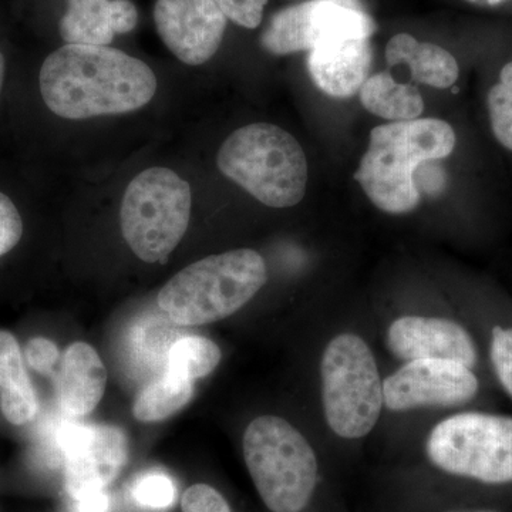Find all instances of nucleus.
I'll return each mask as SVG.
<instances>
[{
  "mask_svg": "<svg viewBox=\"0 0 512 512\" xmlns=\"http://www.w3.org/2000/svg\"><path fill=\"white\" fill-rule=\"evenodd\" d=\"M47 109L67 120L130 113L157 92L146 63L107 46L64 45L47 56L39 74Z\"/></svg>",
  "mask_w": 512,
  "mask_h": 512,
  "instance_id": "obj_1",
  "label": "nucleus"
},
{
  "mask_svg": "<svg viewBox=\"0 0 512 512\" xmlns=\"http://www.w3.org/2000/svg\"><path fill=\"white\" fill-rule=\"evenodd\" d=\"M457 137L447 121L416 119L375 127L355 180L379 210L407 214L419 205V165L453 153Z\"/></svg>",
  "mask_w": 512,
  "mask_h": 512,
  "instance_id": "obj_2",
  "label": "nucleus"
},
{
  "mask_svg": "<svg viewBox=\"0 0 512 512\" xmlns=\"http://www.w3.org/2000/svg\"><path fill=\"white\" fill-rule=\"evenodd\" d=\"M268 279L265 259L242 248L194 262L158 293V308L180 326L228 318L247 305Z\"/></svg>",
  "mask_w": 512,
  "mask_h": 512,
  "instance_id": "obj_3",
  "label": "nucleus"
},
{
  "mask_svg": "<svg viewBox=\"0 0 512 512\" xmlns=\"http://www.w3.org/2000/svg\"><path fill=\"white\" fill-rule=\"evenodd\" d=\"M218 168L272 208L295 207L308 187V160L299 141L269 123L238 128L222 143Z\"/></svg>",
  "mask_w": 512,
  "mask_h": 512,
  "instance_id": "obj_4",
  "label": "nucleus"
},
{
  "mask_svg": "<svg viewBox=\"0 0 512 512\" xmlns=\"http://www.w3.org/2000/svg\"><path fill=\"white\" fill-rule=\"evenodd\" d=\"M244 458L256 491L272 512H302L318 485L315 451L301 431L276 416L252 420L245 430Z\"/></svg>",
  "mask_w": 512,
  "mask_h": 512,
  "instance_id": "obj_5",
  "label": "nucleus"
},
{
  "mask_svg": "<svg viewBox=\"0 0 512 512\" xmlns=\"http://www.w3.org/2000/svg\"><path fill=\"white\" fill-rule=\"evenodd\" d=\"M326 421L342 439L367 436L384 406L383 380L372 349L355 333L335 336L320 360Z\"/></svg>",
  "mask_w": 512,
  "mask_h": 512,
  "instance_id": "obj_6",
  "label": "nucleus"
},
{
  "mask_svg": "<svg viewBox=\"0 0 512 512\" xmlns=\"http://www.w3.org/2000/svg\"><path fill=\"white\" fill-rule=\"evenodd\" d=\"M430 463L448 476L488 487L512 484V416L468 410L451 414L427 437Z\"/></svg>",
  "mask_w": 512,
  "mask_h": 512,
  "instance_id": "obj_7",
  "label": "nucleus"
},
{
  "mask_svg": "<svg viewBox=\"0 0 512 512\" xmlns=\"http://www.w3.org/2000/svg\"><path fill=\"white\" fill-rule=\"evenodd\" d=\"M191 187L170 168H148L124 192L121 232L128 247L148 264L167 261L187 232Z\"/></svg>",
  "mask_w": 512,
  "mask_h": 512,
  "instance_id": "obj_8",
  "label": "nucleus"
},
{
  "mask_svg": "<svg viewBox=\"0 0 512 512\" xmlns=\"http://www.w3.org/2000/svg\"><path fill=\"white\" fill-rule=\"evenodd\" d=\"M373 20L363 10L338 0H309L279 10L261 36L266 52L276 56L316 49L330 40L346 37L369 39Z\"/></svg>",
  "mask_w": 512,
  "mask_h": 512,
  "instance_id": "obj_9",
  "label": "nucleus"
},
{
  "mask_svg": "<svg viewBox=\"0 0 512 512\" xmlns=\"http://www.w3.org/2000/svg\"><path fill=\"white\" fill-rule=\"evenodd\" d=\"M64 464V484L73 500L106 490L127 461L126 434L119 427L64 421L53 436Z\"/></svg>",
  "mask_w": 512,
  "mask_h": 512,
  "instance_id": "obj_10",
  "label": "nucleus"
},
{
  "mask_svg": "<svg viewBox=\"0 0 512 512\" xmlns=\"http://www.w3.org/2000/svg\"><path fill=\"white\" fill-rule=\"evenodd\" d=\"M480 390L476 369L441 359L406 362L383 382L384 406L392 412L463 407L473 402Z\"/></svg>",
  "mask_w": 512,
  "mask_h": 512,
  "instance_id": "obj_11",
  "label": "nucleus"
},
{
  "mask_svg": "<svg viewBox=\"0 0 512 512\" xmlns=\"http://www.w3.org/2000/svg\"><path fill=\"white\" fill-rule=\"evenodd\" d=\"M154 20L164 45L190 66L207 63L227 29V16L215 0H157Z\"/></svg>",
  "mask_w": 512,
  "mask_h": 512,
  "instance_id": "obj_12",
  "label": "nucleus"
},
{
  "mask_svg": "<svg viewBox=\"0 0 512 512\" xmlns=\"http://www.w3.org/2000/svg\"><path fill=\"white\" fill-rule=\"evenodd\" d=\"M386 345L404 362L423 359L451 360L477 369L480 348L473 333L447 318L402 316L387 329Z\"/></svg>",
  "mask_w": 512,
  "mask_h": 512,
  "instance_id": "obj_13",
  "label": "nucleus"
},
{
  "mask_svg": "<svg viewBox=\"0 0 512 512\" xmlns=\"http://www.w3.org/2000/svg\"><path fill=\"white\" fill-rule=\"evenodd\" d=\"M373 52L369 39L346 37L330 40L308 56V70L313 82L338 99H348L360 92L369 79Z\"/></svg>",
  "mask_w": 512,
  "mask_h": 512,
  "instance_id": "obj_14",
  "label": "nucleus"
},
{
  "mask_svg": "<svg viewBox=\"0 0 512 512\" xmlns=\"http://www.w3.org/2000/svg\"><path fill=\"white\" fill-rule=\"evenodd\" d=\"M137 19L130 0H67L60 36L66 45L107 46L136 28Z\"/></svg>",
  "mask_w": 512,
  "mask_h": 512,
  "instance_id": "obj_15",
  "label": "nucleus"
},
{
  "mask_svg": "<svg viewBox=\"0 0 512 512\" xmlns=\"http://www.w3.org/2000/svg\"><path fill=\"white\" fill-rule=\"evenodd\" d=\"M106 384V366L92 346L77 342L64 352L56 375V393L60 409L67 416L92 413L103 399Z\"/></svg>",
  "mask_w": 512,
  "mask_h": 512,
  "instance_id": "obj_16",
  "label": "nucleus"
},
{
  "mask_svg": "<svg viewBox=\"0 0 512 512\" xmlns=\"http://www.w3.org/2000/svg\"><path fill=\"white\" fill-rule=\"evenodd\" d=\"M386 60L390 66L406 64L414 82L448 89L457 82L460 67L456 57L443 47L419 42L407 33H399L386 46Z\"/></svg>",
  "mask_w": 512,
  "mask_h": 512,
  "instance_id": "obj_17",
  "label": "nucleus"
},
{
  "mask_svg": "<svg viewBox=\"0 0 512 512\" xmlns=\"http://www.w3.org/2000/svg\"><path fill=\"white\" fill-rule=\"evenodd\" d=\"M0 410L15 426L35 419L39 400L23 362L19 342L0 330Z\"/></svg>",
  "mask_w": 512,
  "mask_h": 512,
  "instance_id": "obj_18",
  "label": "nucleus"
},
{
  "mask_svg": "<svg viewBox=\"0 0 512 512\" xmlns=\"http://www.w3.org/2000/svg\"><path fill=\"white\" fill-rule=\"evenodd\" d=\"M359 93L369 113L392 123L419 119L424 111L419 89L413 84L397 82L387 72L369 76Z\"/></svg>",
  "mask_w": 512,
  "mask_h": 512,
  "instance_id": "obj_19",
  "label": "nucleus"
},
{
  "mask_svg": "<svg viewBox=\"0 0 512 512\" xmlns=\"http://www.w3.org/2000/svg\"><path fill=\"white\" fill-rule=\"evenodd\" d=\"M194 394V382L164 369L161 376L147 384L134 403V417L144 423L163 421L187 406Z\"/></svg>",
  "mask_w": 512,
  "mask_h": 512,
  "instance_id": "obj_20",
  "label": "nucleus"
},
{
  "mask_svg": "<svg viewBox=\"0 0 512 512\" xmlns=\"http://www.w3.org/2000/svg\"><path fill=\"white\" fill-rule=\"evenodd\" d=\"M221 349L204 336H184L168 349L164 369L195 382L210 375L221 362Z\"/></svg>",
  "mask_w": 512,
  "mask_h": 512,
  "instance_id": "obj_21",
  "label": "nucleus"
},
{
  "mask_svg": "<svg viewBox=\"0 0 512 512\" xmlns=\"http://www.w3.org/2000/svg\"><path fill=\"white\" fill-rule=\"evenodd\" d=\"M488 359L495 379L512 400V322L495 320L488 328Z\"/></svg>",
  "mask_w": 512,
  "mask_h": 512,
  "instance_id": "obj_22",
  "label": "nucleus"
},
{
  "mask_svg": "<svg viewBox=\"0 0 512 512\" xmlns=\"http://www.w3.org/2000/svg\"><path fill=\"white\" fill-rule=\"evenodd\" d=\"M175 494L177 490L174 481L167 474L158 471L144 474L133 485L136 503L151 510L170 507L174 503Z\"/></svg>",
  "mask_w": 512,
  "mask_h": 512,
  "instance_id": "obj_23",
  "label": "nucleus"
},
{
  "mask_svg": "<svg viewBox=\"0 0 512 512\" xmlns=\"http://www.w3.org/2000/svg\"><path fill=\"white\" fill-rule=\"evenodd\" d=\"M491 128L501 146L512 151V92L504 84L491 87L487 97Z\"/></svg>",
  "mask_w": 512,
  "mask_h": 512,
  "instance_id": "obj_24",
  "label": "nucleus"
},
{
  "mask_svg": "<svg viewBox=\"0 0 512 512\" xmlns=\"http://www.w3.org/2000/svg\"><path fill=\"white\" fill-rule=\"evenodd\" d=\"M23 235L22 215L15 202L0 191V256L16 248Z\"/></svg>",
  "mask_w": 512,
  "mask_h": 512,
  "instance_id": "obj_25",
  "label": "nucleus"
},
{
  "mask_svg": "<svg viewBox=\"0 0 512 512\" xmlns=\"http://www.w3.org/2000/svg\"><path fill=\"white\" fill-rule=\"evenodd\" d=\"M181 507L184 512H232L220 491L208 484H195L185 490Z\"/></svg>",
  "mask_w": 512,
  "mask_h": 512,
  "instance_id": "obj_26",
  "label": "nucleus"
},
{
  "mask_svg": "<svg viewBox=\"0 0 512 512\" xmlns=\"http://www.w3.org/2000/svg\"><path fill=\"white\" fill-rule=\"evenodd\" d=\"M215 2L227 19L242 28L255 29L261 25L268 0H215Z\"/></svg>",
  "mask_w": 512,
  "mask_h": 512,
  "instance_id": "obj_27",
  "label": "nucleus"
},
{
  "mask_svg": "<svg viewBox=\"0 0 512 512\" xmlns=\"http://www.w3.org/2000/svg\"><path fill=\"white\" fill-rule=\"evenodd\" d=\"M28 365L40 375L55 376V367L59 362V349L52 340L35 338L30 340L25 350Z\"/></svg>",
  "mask_w": 512,
  "mask_h": 512,
  "instance_id": "obj_28",
  "label": "nucleus"
},
{
  "mask_svg": "<svg viewBox=\"0 0 512 512\" xmlns=\"http://www.w3.org/2000/svg\"><path fill=\"white\" fill-rule=\"evenodd\" d=\"M76 512H109L110 500L106 490L92 491L76 498Z\"/></svg>",
  "mask_w": 512,
  "mask_h": 512,
  "instance_id": "obj_29",
  "label": "nucleus"
},
{
  "mask_svg": "<svg viewBox=\"0 0 512 512\" xmlns=\"http://www.w3.org/2000/svg\"><path fill=\"white\" fill-rule=\"evenodd\" d=\"M500 83L512 92V62L505 64L500 73Z\"/></svg>",
  "mask_w": 512,
  "mask_h": 512,
  "instance_id": "obj_30",
  "label": "nucleus"
},
{
  "mask_svg": "<svg viewBox=\"0 0 512 512\" xmlns=\"http://www.w3.org/2000/svg\"><path fill=\"white\" fill-rule=\"evenodd\" d=\"M467 2L477 6H484V8H490V6L501 5L505 0H467Z\"/></svg>",
  "mask_w": 512,
  "mask_h": 512,
  "instance_id": "obj_31",
  "label": "nucleus"
},
{
  "mask_svg": "<svg viewBox=\"0 0 512 512\" xmlns=\"http://www.w3.org/2000/svg\"><path fill=\"white\" fill-rule=\"evenodd\" d=\"M5 74H6V62L5 56L0 52V92L3 89V83H5Z\"/></svg>",
  "mask_w": 512,
  "mask_h": 512,
  "instance_id": "obj_32",
  "label": "nucleus"
},
{
  "mask_svg": "<svg viewBox=\"0 0 512 512\" xmlns=\"http://www.w3.org/2000/svg\"><path fill=\"white\" fill-rule=\"evenodd\" d=\"M447 512H503L494 510V508H463V510H453Z\"/></svg>",
  "mask_w": 512,
  "mask_h": 512,
  "instance_id": "obj_33",
  "label": "nucleus"
}]
</instances>
